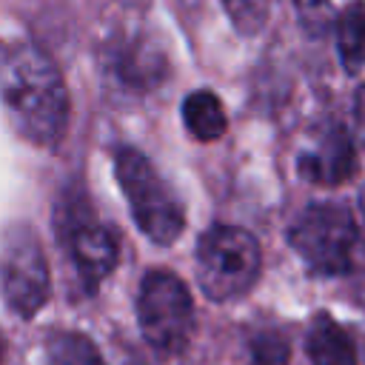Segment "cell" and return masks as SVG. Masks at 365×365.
<instances>
[{
  "label": "cell",
  "instance_id": "16",
  "mask_svg": "<svg viewBox=\"0 0 365 365\" xmlns=\"http://www.w3.org/2000/svg\"><path fill=\"white\" fill-rule=\"evenodd\" d=\"M294 9H297L302 31L311 37H325L331 31V26H336L331 0H294Z\"/></svg>",
  "mask_w": 365,
  "mask_h": 365
},
{
  "label": "cell",
  "instance_id": "19",
  "mask_svg": "<svg viewBox=\"0 0 365 365\" xmlns=\"http://www.w3.org/2000/svg\"><path fill=\"white\" fill-rule=\"evenodd\" d=\"M359 208H362V220H365V188H362V194H359Z\"/></svg>",
  "mask_w": 365,
  "mask_h": 365
},
{
  "label": "cell",
  "instance_id": "1",
  "mask_svg": "<svg viewBox=\"0 0 365 365\" xmlns=\"http://www.w3.org/2000/svg\"><path fill=\"white\" fill-rule=\"evenodd\" d=\"M0 100L14 131L54 148L68 123V91L54 60L31 43H14L0 51Z\"/></svg>",
  "mask_w": 365,
  "mask_h": 365
},
{
  "label": "cell",
  "instance_id": "9",
  "mask_svg": "<svg viewBox=\"0 0 365 365\" xmlns=\"http://www.w3.org/2000/svg\"><path fill=\"white\" fill-rule=\"evenodd\" d=\"M111 80L120 88H131V91H145L151 86L160 83L163 74V54L154 51L148 43L143 40H128V43H117V48L111 46V60L108 68Z\"/></svg>",
  "mask_w": 365,
  "mask_h": 365
},
{
  "label": "cell",
  "instance_id": "11",
  "mask_svg": "<svg viewBox=\"0 0 365 365\" xmlns=\"http://www.w3.org/2000/svg\"><path fill=\"white\" fill-rule=\"evenodd\" d=\"M182 120H185V128L202 143L220 140L225 134V128H228L225 108H222L220 97L214 91H208V88L191 91L182 100Z\"/></svg>",
  "mask_w": 365,
  "mask_h": 365
},
{
  "label": "cell",
  "instance_id": "3",
  "mask_svg": "<svg viewBox=\"0 0 365 365\" xmlns=\"http://www.w3.org/2000/svg\"><path fill=\"white\" fill-rule=\"evenodd\" d=\"M114 171L140 231L157 245H171L185 225V211L174 188L137 148H120L114 157Z\"/></svg>",
  "mask_w": 365,
  "mask_h": 365
},
{
  "label": "cell",
  "instance_id": "5",
  "mask_svg": "<svg viewBox=\"0 0 365 365\" xmlns=\"http://www.w3.org/2000/svg\"><path fill=\"white\" fill-rule=\"evenodd\" d=\"M137 319L145 342L160 354L185 351L194 328V302L188 288L171 271H148L140 282Z\"/></svg>",
  "mask_w": 365,
  "mask_h": 365
},
{
  "label": "cell",
  "instance_id": "4",
  "mask_svg": "<svg viewBox=\"0 0 365 365\" xmlns=\"http://www.w3.org/2000/svg\"><path fill=\"white\" fill-rule=\"evenodd\" d=\"M288 242L314 274H348L356 245L354 214L342 202H311L288 228Z\"/></svg>",
  "mask_w": 365,
  "mask_h": 365
},
{
  "label": "cell",
  "instance_id": "18",
  "mask_svg": "<svg viewBox=\"0 0 365 365\" xmlns=\"http://www.w3.org/2000/svg\"><path fill=\"white\" fill-rule=\"evenodd\" d=\"M120 6H125V9H143L148 0H117Z\"/></svg>",
  "mask_w": 365,
  "mask_h": 365
},
{
  "label": "cell",
  "instance_id": "8",
  "mask_svg": "<svg viewBox=\"0 0 365 365\" xmlns=\"http://www.w3.org/2000/svg\"><path fill=\"white\" fill-rule=\"evenodd\" d=\"M297 171L302 180L314 185H342L356 174V151L354 140L342 123H325L311 145L299 151Z\"/></svg>",
  "mask_w": 365,
  "mask_h": 365
},
{
  "label": "cell",
  "instance_id": "13",
  "mask_svg": "<svg viewBox=\"0 0 365 365\" xmlns=\"http://www.w3.org/2000/svg\"><path fill=\"white\" fill-rule=\"evenodd\" d=\"M46 365H106L97 345L77 331H57L46 342Z\"/></svg>",
  "mask_w": 365,
  "mask_h": 365
},
{
  "label": "cell",
  "instance_id": "10",
  "mask_svg": "<svg viewBox=\"0 0 365 365\" xmlns=\"http://www.w3.org/2000/svg\"><path fill=\"white\" fill-rule=\"evenodd\" d=\"M305 351L314 365H356V348L351 336L339 322L325 314L314 319L305 339Z\"/></svg>",
  "mask_w": 365,
  "mask_h": 365
},
{
  "label": "cell",
  "instance_id": "12",
  "mask_svg": "<svg viewBox=\"0 0 365 365\" xmlns=\"http://www.w3.org/2000/svg\"><path fill=\"white\" fill-rule=\"evenodd\" d=\"M336 48L348 74L365 68V0H351L336 17Z\"/></svg>",
  "mask_w": 365,
  "mask_h": 365
},
{
  "label": "cell",
  "instance_id": "6",
  "mask_svg": "<svg viewBox=\"0 0 365 365\" xmlns=\"http://www.w3.org/2000/svg\"><path fill=\"white\" fill-rule=\"evenodd\" d=\"M0 291L17 317H34L48 294V265L31 225H11L0 240Z\"/></svg>",
  "mask_w": 365,
  "mask_h": 365
},
{
  "label": "cell",
  "instance_id": "7",
  "mask_svg": "<svg viewBox=\"0 0 365 365\" xmlns=\"http://www.w3.org/2000/svg\"><path fill=\"white\" fill-rule=\"evenodd\" d=\"M60 240L83 279L86 288H97L117 265V240L114 234L94 217L83 197L68 194L57 211Z\"/></svg>",
  "mask_w": 365,
  "mask_h": 365
},
{
  "label": "cell",
  "instance_id": "21",
  "mask_svg": "<svg viewBox=\"0 0 365 365\" xmlns=\"http://www.w3.org/2000/svg\"><path fill=\"white\" fill-rule=\"evenodd\" d=\"M131 365H145V362H131Z\"/></svg>",
  "mask_w": 365,
  "mask_h": 365
},
{
  "label": "cell",
  "instance_id": "20",
  "mask_svg": "<svg viewBox=\"0 0 365 365\" xmlns=\"http://www.w3.org/2000/svg\"><path fill=\"white\" fill-rule=\"evenodd\" d=\"M0 362H3V336H0Z\"/></svg>",
  "mask_w": 365,
  "mask_h": 365
},
{
  "label": "cell",
  "instance_id": "14",
  "mask_svg": "<svg viewBox=\"0 0 365 365\" xmlns=\"http://www.w3.org/2000/svg\"><path fill=\"white\" fill-rule=\"evenodd\" d=\"M234 29L240 34H257L268 23L271 0H222Z\"/></svg>",
  "mask_w": 365,
  "mask_h": 365
},
{
  "label": "cell",
  "instance_id": "15",
  "mask_svg": "<svg viewBox=\"0 0 365 365\" xmlns=\"http://www.w3.org/2000/svg\"><path fill=\"white\" fill-rule=\"evenodd\" d=\"M248 348H251V365H288L291 362V345L279 331H257Z\"/></svg>",
  "mask_w": 365,
  "mask_h": 365
},
{
  "label": "cell",
  "instance_id": "2",
  "mask_svg": "<svg viewBox=\"0 0 365 365\" xmlns=\"http://www.w3.org/2000/svg\"><path fill=\"white\" fill-rule=\"evenodd\" d=\"M197 282L214 302L248 294L262 268V251L254 234L237 225H214L197 242Z\"/></svg>",
  "mask_w": 365,
  "mask_h": 365
},
{
  "label": "cell",
  "instance_id": "17",
  "mask_svg": "<svg viewBox=\"0 0 365 365\" xmlns=\"http://www.w3.org/2000/svg\"><path fill=\"white\" fill-rule=\"evenodd\" d=\"M354 125H356V137L365 145V86H359L356 97H354Z\"/></svg>",
  "mask_w": 365,
  "mask_h": 365
}]
</instances>
